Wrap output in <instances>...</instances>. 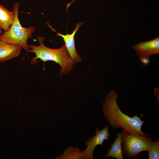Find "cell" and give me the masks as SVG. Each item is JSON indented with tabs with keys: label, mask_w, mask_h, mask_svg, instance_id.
Segmentation results:
<instances>
[{
	"label": "cell",
	"mask_w": 159,
	"mask_h": 159,
	"mask_svg": "<svg viewBox=\"0 0 159 159\" xmlns=\"http://www.w3.org/2000/svg\"><path fill=\"white\" fill-rule=\"evenodd\" d=\"M118 97V94L113 89L106 95L102 108L106 120L114 129L121 127L133 133L145 134L141 129L144 121L142 120L137 114L131 117L123 113L117 103Z\"/></svg>",
	"instance_id": "obj_1"
},
{
	"label": "cell",
	"mask_w": 159,
	"mask_h": 159,
	"mask_svg": "<svg viewBox=\"0 0 159 159\" xmlns=\"http://www.w3.org/2000/svg\"><path fill=\"white\" fill-rule=\"evenodd\" d=\"M44 40V37H38L37 40L40 44L39 45L35 46L32 44L29 45L31 49L28 52H32L35 54V57L31 59L30 64L32 65L36 64L38 59L44 62L54 61L61 67L60 76L63 74H68L77 62L69 57L65 44L58 49H51L44 45L43 43Z\"/></svg>",
	"instance_id": "obj_2"
},
{
	"label": "cell",
	"mask_w": 159,
	"mask_h": 159,
	"mask_svg": "<svg viewBox=\"0 0 159 159\" xmlns=\"http://www.w3.org/2000/svg\"><path fill=\"white\" fill-rule=\"evenodd\" d=\"M19 5L17 2L14 4L12 9L14 13V21L7 31L0 34V41L19 45L28 52L29 48L27 39L32 38V34L36 29L33 26L27 28L21 26L18 18Z\"/></svg>",
	"instance_id": "obj_3"
},
{
	"label": "cell",
	"mask_w": 159,
	"mask_h": 159,
	"mask_svg": "<svg viewBox=\"0 0 159 159\" xmlns=\"http://www.w3.org/2000/svg\"><path fill=\"white\" fill-rule=\"evenodd\" d=\"M122 130L120 132L122 154L128 159L136 157L141 152L148 151L153 144L150 134L142 135Z\"/></svg>",
	"instance_id": "obj_4"
},
{
	"label": "cell",
	"mask_w": 159,
	"mask_h": 159,
	"mask_svg": "<svg viewBox=\"0 0 159 159\" xmlns=\"http://www.w3.org/2000/svg\"><path fill=\"white\" fill-rule=\"evenodd\" d=\"M141 62L145 65H148L152 55L159 54V37L144 42H140L132 46Z\"/></svg>",
	"instance_id": "obj_5"
},
{
	"label": "cell",
	"mask_w": 159,
	"mask_h": 159,
	"mask_svg": "<svg viewBox=\"0 0 159 159\" xmlns=\"http://www.w3.org/2000/svg\"><path fill=\"white\" fill-rule=\"evenodd\" d=\"M109 127L106 125L102 130H99L98 128H96L95 135L91 137L86 142V148L82 152L86 158L94 159L93 153L95 147L98 145H103L104 140H108L110 135L109 133Z\"/></svg>",
	"instance_id": "obj_6"
},
{
	"label": "cell",
	"mask_w": 159,
	"mask_h": 159,
	"mask_svg": "<svg viewBox=\"0 0 159 159\" xmlns=\"http://www.w3.org/2000/svg\"><path fill=\"white\" fill-rule=\"evenodd\" d=\"M84 23V22H80L77 23L74 29L72 31V34H67L65 35L58 33L49 24L50 27L57 33V36L61 37L62 38L64 42V44L69 53V57L77 62H81L82 60V58L80 57V55L77 52L74 37L77 31Z\"/></svg>",
	"instance_id": "obj_7"
},
{
	"label": "cell",
	"mask_w": 159,
	"mask_h": 159,
	"mask_svg": "<svg viewBox=\"0 0 159 159\" xmlns=\"http://www.w3.org/2000/svg\"><path fill=\"white\" fill-rule=\"evenodd\" d=\"M21 49V47L19 45L0 41V62L18 56Z\"/></svg>",
	"instance_id": "obj_8"
},
{
	"label": "cell",
	"mask_w": 159,
	"mask_h": 159,
	"mask_svg": "<svg viewBox=\"0 0 159 159\" xmlns=\"http://www.w3.org/2000/svg\"><path fill=\"white\" fill-rule=\"evenodd\" d=\"M14 13L10 11L0 4V28L4 31H7L12 24Z\"/></svg>",
	"instance_id": "obj_9"
},
{
	"label": "cell",
	"mask_w": 159,
	"mask_h": 159,
	"mask_svg": "<svg viewBox=\"0 0 159 159\" xmlns=\"http://www.w3.org/2000/svg\"><path fill=\"white\" fill-rule=\"evenodd\" d=\"M121 138L120 132L117 133V138L111 145V148L109 149L107 153L105 155V157H110L117 159H123L122 149Z\"/></svg>",
	"instance_id": "obj_10"
},
{
	"label": "cell",
	"mask_w": 159,
	"mask_h": 159,
	"mask_svg": "<svg viewBox=\"0 0 159 159\" xmlns=\"http://www.w3.org/2000/svg\"><path fill=\"white\" fill-rule=\"evenodd\" d=\"M149 159H158L159 158V139H157L153 142L151 148L147 151Z\"/></svg>",
	"instance_id": "obj_11"
},
{
	"label": "cell",
	"mask_w": 159,
	"mask_h": 159,
	"mask_svg": "<svg viewBox=\"0 0 159 159\" xmlns=\"http://www.w3.org/2000/svg\"><path fill=\"white\" fill-rule=\"evenodd\" d=\"M2 29L0 28V34L2 33Z\"/></svg>",
	"instance_id": "obj_12"
}]
</instances>
